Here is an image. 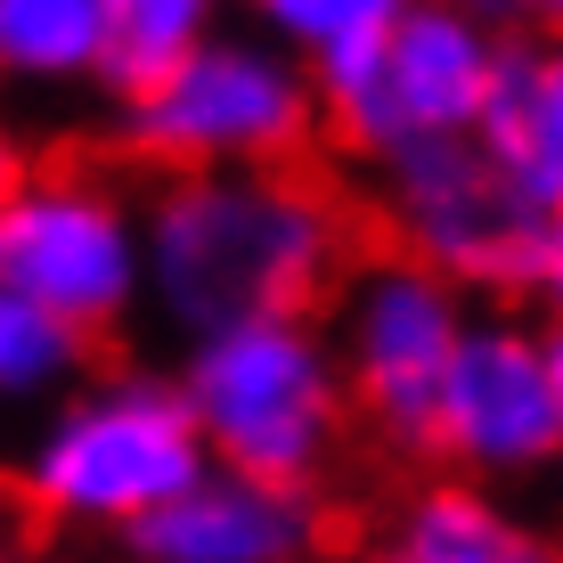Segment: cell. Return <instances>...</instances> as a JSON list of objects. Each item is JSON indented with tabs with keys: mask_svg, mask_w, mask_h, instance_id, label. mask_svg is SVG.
<instances>
[{
	"mask_svg": "<svg viewBox=\"0 0 563 563\" xmlns=\"http://www.w3.org/2000/svg\"><path fill=\"white\" fill-rule=\"evenodd\" d=\"M212 25H221V0H107L99 74H90V82H99L107 99H131V90H147L164 66H180Z\"/></svg>",
	"mask_w": 563,
	"mask_h": 563,
	"instance_id": "cell-15",
	"label": "cell"
},
{
	"mask_svg": "<svg viewBox=\"0 0 563 563\" xmlns=\"http://www.w3.org/2000/svg\"><path fill=\"white\" fill-rule=\"evenodd\" d=\"M343 205L295 164H205L164 172L140 205L147 295L180 335L245 310H310L343 269Z\"/></svg>",
	"mask_w": 563,
	"mask_h": 563,
	"instance_id": "cell-1",
	"label": "cell"
},
{
	"mask_svg": "<svg viewBox=\"0 0 563 563\" xmlns=\"http://www.w3.org/2000/svg\"><path fill=\"white\" fill-rule=\"evenodd\" d=\"M498 42L507 33L482 0H409L367 57L319 74V107L343 131V147H360L367 164L424 140H465L482 90H490Z\"/></svg>",
	"mask_w": 563,
	"mask_h": 563,
	"instance_id": "cell-5",
	"label": "cell"
},
{
	"mask_svg": "<svg viewBox=\"0 0 563 563\" xmlns=\"http://www.w3.org/2000/svg\"><path fill=\"white\" fill-rule=\"evenodd\" d=\"M384 563H393V555H384Z\"/></svg>",
	"mask_w": 563,
	"mask_h": 563,
	"instance_id": "cell-23",
	"label": "cell"
},
{
	"mask_svg": "<svg viewBox=\"0 0 563 563\" xmlns=\"http://www.w3.org/2000/svg\"><path fill=\"white\" fill-rule=\"evenodd\" d=\"M393 563H563V539L515 515L490 482H424L393 515Z\"/></svg>",
	"mask_w": 563,
	"mask_h": 563,
	"instance_id": "cell-12",
	"label": "cell"
},
{
	"mask_svg": "<svg viewBox=\"0 0 563 563\" xmlns=\"http://www.w3.org/2000/svg\"><path fill=\"white\" fill-rule=\"evenodd\" d=\"M376 172H384V221H393L400 254L433 262L441 278H457V286L522 295L539 205L522 197L474 140L400 147V155H384Z\"/></svg>",
	"mask_w": 563,
	"mask_h": 563,
	"instance_id": "cell-8",
	"label": "cell"
},
{
	"mask_svg": "<svg viewBox=\"0 0 563 563\" xmlns=\"http://www.w3.org/2000/svg\"><path fill=\"white\" fill-rule=\"evenodd\" d=\"M539 352H548V400H555V465H563V319L539 327Z\"/></svg>",
	"mask_w": 563,
	"mask_h": 563,
	"instance_id": "cell-19",
	"label": "cell"
},
{
	"mask_svg": "<svg viewBox=\"0 0 563 563\" xmlns=\"http://www.w3.org/2000/svg\"><path fill=\"white\" fill-rule=\"evenodd\" d=\"M9 555H16V548H9V531H0V563H9Z\"/></svg>",
	"mask_w": 563,
	"mask_h": 563,
	"instance_id": "cell-21",
	"label": "cell"
},
{
	"mask_svg": "<svg viewBox=\"0 0 563 563\" xmlns=\"http://www.w3.org/2000/svg\"><path fill=\"white\" fill-rule=\"evenodd\" d=\"M9 563H25V555H9Z\"/></svg>",
	"mask_w": 563,
	"mask_h": 563,
	"instance_id": "cell-22",
	"label": "cell"
},
{
	"mask_svg": "<svg viewBox=\"0 0 563 563\" xmlns=\"http://www.w3.org/2000/svg\"><path fill=\"white\" fill-rule=\"evenodd\" d=\"M522 295L548 302V319H563V197L539 212V229H531V269H522Z\"/></svg>",
	"mask_w": 563,
	"mask_h": 563,
	"instance_id": "cell-17",
	"label": "cell"
},
{
	"mask_svg": "<svg viewBox=\"0 0 563 563\" xmlns=\"http://www.w3.org/2000/svg\"><path fill=\"white\" fill-rule=\"evenodd\" d=\"M172 384H180L212 465L319 482L327 457L343 450L352 393H343L335 343L310 327V310H245V319L197 327Z\"/></svg>",
	"mask_w": 563,
	"mask_h": 563,
	"instance_id": "cell-3",
	"label": "cell"
},
{
	"mask_svg": "<svg viewBox=\"0 0 563 563\" xmlns=\"http://www.w3.org/2000/svg\"><path fill=\"white\" fill-rule=\"evenodd\" d=\"M343 302H335V367L343 393L367 417V433H384L393 450H424L433 424V384L450 367L465 310V286L441 278L417 254H367L360 269H335Z\"/></svg>",
	"mask_w": 563,
	"mask_h": 563,
	"instance_id": "cell-7",
	"label": "cell"
},
{
	"mask_svg": "<svg viewBox=\"0 0 563 563\" xmlns=\"http://www.w3.org/2000/svg\"><path fill=\"white\" fill-rule=\"evenodd\" d=\"M400 9H409V0H254V25L278 33L310 66V82H319V74H335V66H352V57L376 49V33L393 25Z\"/></svg>",
	"mask_w": 563,
	"mask_h": 563,
	"instance_id": "cell-16",
	"label": "cell"
},
{
	"mask_svg": "<svg viewBox=\"0 0 563 563\" xmlns=\"http://www.w3.org/2000/svg\"><path fill=\"white\" fill-rule=\"evenodd\" d=\"M424 450L450 457L465 482H531L555 465V400H548V352L522 319H465L450 343V367L433 384Z\"/></svg>",
	"mask_w": 563,
	"mask_h": 563,
	"instance_id": "cell-9",
	"label": "cell"
},
{
	"mask_svg": "<svg viewBox=\"0 0 563 563\" xmlns=\"http://www.w3.org/2000/svg\"><path fill=\"white\" fill-rule=\"evenodd\" d=\"M131 563H310L319 555V498L310 482H269L238 465H205L188 490L147 507L123 531Z\"/></svg>",
	"mask_w": 563,
	"mask_h": 563,
	"instance_id": "cell-10",
	"label": "cell"
},
{
	"mask_svg": "<svg viewBox=\"0 0 563 563\" xmlns=\"http://www.w3.org/2000/svg\"><path fill=\"white\" fill-rule=\"evenodd\" d=\"M90 352H99L90 327H74V319H57L49 302L0 286V409L9 417H33V409H49L57 393H74V384L90 376Z\"/></svg>",
	"mask_w": 563,
	"mask_h": 563,
	"instance_id": "cell-14",
	"label": "cell"
},
{
	"mask_svg": "<svg viewBox=\"0 0 563 563\" xmlns=\"http://www.w3.org/2000/svg\"><path fill=\"white\" fill-rule=\"evenodd\" d=\"M212 465L197 417H188L180 384L164 367H107L33 409L25 457V507L57 531H114L123 539L147 507L188 490Z\"/></svg>",
	"mask_w": 563,
	"mask_h": 563,
	"instance_id": "cell-2",
	"label": "cell"
},
{
	"mask_svg": "<svg viewBox=\"0 0 563 563\" xmlns=\"http://www.w3.org/2000/svg\"><path fill=\"white\" fill-rule=\"evenodd\" d=\"M9 172H16V164H9V147H0V188H9Z\"/></svg>",
	"mask_w": 563,
	"mask_h": 563,
	"instance_id": "cell-20",
	"label": "cell"
},
{
	"mask_svg": "<svg viewBox=\"0 0 563 563\" xmlns=\"http://www.w3.org/2000/svg\"><path fill=\"white\" fill-rule=\"evenodd\" d=\"M107 0H0V82L82 90L99 74Z\"/></svg>",
	"mask_w": 563,
	"mask_h": 563,
	"instance_id": "cell-13",
	"label": "cell"
},
{
	"mask_svg": "<svg viewBox=\"0 0 563 563\" xmlns=\"http://www.w3.org/2000/svg\"><path fill=\"white\" fill-rule=\"evenodd\" d=\"M0 286L49 302L57 319L90 327V335H114L147 295L131 188L90 164L9 172V188H0Z\"/></svg>",
	"mask_w": 563,
	"mask_h": 563,
	"instance_id": "cell-6",
	"label": "cell"
},
{
	"mask_svg": "<svg viewBox=\"0 0 563 563\" xmlns=\"http://www.w3.org/2000/svg\"><path fill=\"white\" fill-rule=\"evenodd\" d=\"M114 114H123V147L155 172L302 164V147L327 123L310 66L262 25H212L180 66L114 99Z\"/></svg>",
	"mask_w": 563,
	"mask_h": 563,
	"instance_id": "cell-4",
	"label": "cell"
},
{
	"mask_svg": "<svg viewBox=\"0 0 563 563\" xmlns=\"http://www.w3.org/2000/svg\"><path fill=\"white\" fill-rule=\"evenodd\" d=\"M465 140L548 212L563 197V42H498Z\"/></svg>",
	"mask_w": 563,
	"mask_h": 563,
	"instance_id": "cell-11",
	"label": "cell"
},
{
	"mask_svg": "<svg viewBox=\"0 0 563 563\" xmlns=\"http://www.w3.org/2000/svg\"><path fill=\"white\" fill-rule=\"evenodd\" d=\"M482 9H490L498 25H531V33H548V42H563V0H482Z\"/></svg>",
	"mask_w": 563,
	"mask_h": 563,
	"instance_id": "cell-18",
	"label": "cell"
}]
</instances>
